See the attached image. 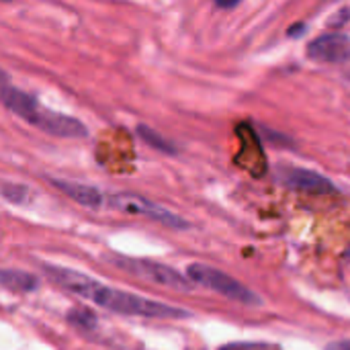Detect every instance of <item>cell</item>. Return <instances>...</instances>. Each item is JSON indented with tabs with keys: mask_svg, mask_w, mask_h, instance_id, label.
Listing matches in <instances>:
<instances>
[{
	"mask_svg": "<svg viewBox=\"0 0 350 350\" xmlns=\"http://www.w3.org/2000/svg\"><path fill=\"white\" fill-rule=\"evenodd\" d=\"M217 8H224V10H230V8H236L240 6V2H215Z\"/></svg>",
	"mask_w": 350,
	"mask_h": 350,
	"instance_id": "15",
	"label": "cell"
},
{
	"mask_svg": "<svg viewBox=\"0 0 350 350\" xmlns=\"http://www.w3.org/2000/svg\"><path fill=\"white\" fill-rule=\"evenodd\" d=\"M0 283L6 291H14V293H31L39 287V281L35 275L25 273V271H12V269L2 271Z\"/></svg>",
	"mask_w": 350,
	"mask_h": 350,
	"instance_id": "9",
	"label": "cell"
},
{
	"mask_svg": "<svg viewBox=\"0 0 350 350\" xmlns=\"http://www.w3.org/2000/svg\"><path fill=\"white\" fill-rule=\"evenodd\" d=\"M109 207L117 209V211H123V213H133V215H146L158 224H164L166 228H174V230H187L191 228L189 221H185L180 215L156 205L154 201H148L144 197H137V195H113L109 197Z\"/></svg>",
	"mask_w": 350,
	"mask_h": 350,
	"instance_id": "5",
	"label": "cell"
},
{
	"mask_svg": "<svg viewBox=\"0 0 350 350\" xmlns=\"http://www.w3.org/2000/svg\"><path fill=\"white\" fill-rule=\"evenodd\" d=\"M2 197H4L8 203L23 205V203H27V199H29V189H27L25 185L4 180V183H2Z\"/></svg>",
	"mask_w": 350,
	"mask_h": 350,
	"instance_id": "11",
	"label": "cell"
},
{
	"mask_svg": "<svg viewBox=\"0 0 350 350\" xmlns=\"http://www.w3.org/2000/svg\"><path fill=\"white\" fill-rule=\"evenodd\" d=\"M2 103L16 117H21L23 121H27L29 125L45 133H51L57 137H86L88 135L86 125L82 121H78L76 117L45 109L35 96L10 86L8 80L2 82Z\"/></svg>",
	"mask_w": 350,
	"mask_h": 350,
	"instance_id": "2",
	"label": "cell"
},
{
	"mask_svg": "<svg viewBox=\"0 0 350 350\" xmlns=\"http://www.w3.org/2000/svg\"><path fill=\"white\" fill-rule=\"evenodd\" d=\"M187 277L195 285L207 287V289H211L215 293H221L228 299H234L238 304H244V306H262V299L252 289H248L238 279L226 275L219 269H213V267H207V265H201V262H193L187 269Z\"/></svg>",
	"mask_w": 350,
	"mask_h": 350,
	"instance_id": "3",
	"label": "cell"
},
{
	"mask_svg": "<svg viewBox=\"0 0 350 350\" xmlns=\"http://www.w3.org/2000/svg\"><path fill=\"white\" fill-rule=\"evenodd\" d=\"M137 135L158 152H164V154H176L178 152V148L170 139H166L164 135H160L156 129H152L148 125H137Z\"/></svg>",
	"mask_w": 350,
	"mask_h": 350,
	"instance_id": "10",
	"label": "cell"
},
{
	"mask_svg": "<svg viewBox=\"0 0 350 350\" xmlns=\"http://www.w3.org/2000/svg\"><path fill=\"white\" fill-rule=\"evenodd\" d=\"M277 178L283 187L301 191V193H314V195H328L336 193L338 189L334 183L314 170L308 168H295V166H281L277 170Z\"/></svg>",
	"mask_w": 350,
	"mask_h": 350,
	"instance_id": "6",
	"label": "cell"
},
{
	"mask_svg": "<svg viewBox=\"0 0 350 350\" xmlns=\"http://www.w3.org/2000/svg\"><path fill=\"white\" fill-rule=\"evenodd\" d=\"M68 322H70L72 326L80 328V330H92V328L96 326V318H94V314L88 312V310H72V312L68 314Z\"/></svg>",
	"mask_w": 350,
	"mask_h": 350,
	"instance_id": "12",
	"label": "cell"
},
{
	"mask_svg": "<svg viewBox=\"0 0 350 350\" xmlns=\"http://www.w3.org/2000/svg\"><path fill=\"white\" fill-rule=\"evenodd\" d=\"M219 350H279L273 345L267 342H234V345H226Z\"/></svg>",
	"mask_w": 350,
	"mask_h": 350,
	"instance_id": "13",
	"label": "cell"
},
{
	"mask_svg": "<svg viewBox=\"0 0 350 350\" xmlns=\"http://www.w3.org/2000/svg\"><path fill=\"white\" fill-rule=\"evenodd\" d=\"M111 265L125 273H131L146 281H152L156 285L168 287V289H176V291H193L195 289V283L189 277L180 275L178 271H174L172 267H166L162 262L127 258V256H111Z\"/></svg>",
	"mask_w": 350,
	"mask_h": 350,
	"instance_id": "4",
	"label": "cell"
},
{
	"mask_svg": "<svg viewBox=\"0 0 350 350\" xmlns=\"http://www.w3.org/2000/svg\"><path fill=\"white\" fill-rule=\"evenodd\" d=\"M49 183L64 193L66 197H70L74 203L86 207V209H100L109 203V199L94 187L90 185H82V183H74V180H64V178H49Z\"/></svg>",
	"mask_w": 350,
	"mask_h": 350,
	"instance_id": "8",
	"label": "cell"
},
{
	"mask_svg": "<svg viewBox=\"0 0 350 350\" xmlns=\"http://www.w3.org/2000/svg\"><path fill=\"white\" fill-rule=\"evenodd\" d=\"M43 273L49 277L51 283H55L57 287L76 293L84 299H88L90 304L115 312V314H123V316H139V318H158V320H183V318H191V314L187 310L168 306V304H160L154 299H146L142 295L135 293H127L121 289H113L107 287L98 281H94L88 275H82L78 271L72 269H64V267H55V265H41Z\"/></svg>",
	"mask_w": 350,
	"mask_h": 350,
	"instance_id": "1",
	"label": "cell"
},
{
	"mask_svg": "<svg viewBox=\"0 0 350 350\" xmlns=\"http://www.w3.org/2000/svg\"><path fill=\"white\" fill-rule=\"evenodd\" d=\"M345 256H347V258H349V260H350V246H349V248H347V252H345Z\"/></svg>",
	"mask_w": 350,
	"mask_h": 350,
	"instance_id": "17",
	"label": "cell"
},
{
	"mask_svg": "<svg viewBox=\"0 0 350 350\" xmlns=\"http://www.w3.org/2000/svg\"><path fill=\"white\" fill-rule=\"evenodd\" d=\"M328 350H350V340H342V342H334L330 345Z\"/></svg>",
	"mask_w": 350,
	"mask_h": 350,
	"instance_id": "14",
	"label": "cell"
},
{
	"mask_svg": "<svg viewBox=\"0 0 350 350\" xmlns=\"http://www.w3.org/2000/svg\"><path fill=\"white\" fill-rule=\"evenodd\" d=\"M345 76H347V80H349V82H350V68H349V70H347V72H345Z\"/></svg>",
	"mask_w": 350,
	"mask_h": 350,
	"instance_id": "16",
	"label": "cell"
},
{
	"mask_svg": "<svg viewBox=\"0 0 350 350\" xmlns=\"http://www.w3.org/2000/svg\"><path fill=\"white\" fill-rule=\"evenodd\" d=\"M308 57L318 64L350 62V37L345 33H324L308 45Z\"/></svg>",
	"mask_w": 350,
	"mask_h": 350,
	"instance_id": "7",
	"label": "cell"
}]
</instances>
